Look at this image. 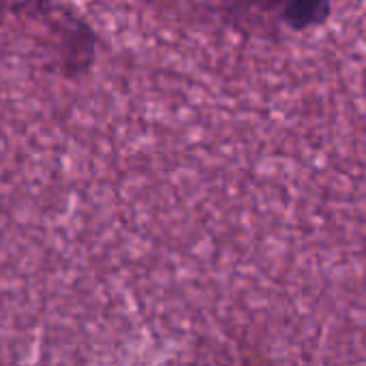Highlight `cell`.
Segmentation results:
<instances>
[{"label":"cell","instance_id":"obj_1","mask_svg":"<svg viewBox=\"0 0 366 366\" xmlns=\"http://www.w3.org/2000/svg\"><path fill=\"white\" fill-rule=\"evenodd\" d=\"M0 13L30 30L64 77L86 75L97 60V34L62 0H0Z\"/></svg>","mask_w":366,"mask_h":366},{"label":"cell","instance_id":"obj_2","mask_svg":"<svg viewBox=\"0 0 366 366\" xmlns=\"http://www.w3.org/2000/svg\"><path fill=\"white\" fill-rule=\"evenodd\" d=\"M232 4H242V6H262V9H274V6H285L287 0H227Z\"/></svg>","mask_w":366,"mask_h":366}]
</instances>
